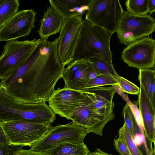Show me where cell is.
Segmentation results:
<instances>
[{
    "label": "cell",
    "instance_id": "obj_10",
    "mask_svg": "<svg viewBox=\"0 0 155 155\" xmlns=\"http://www.w3.org/2000/svg\"><path fill=\"white\" fill-rule=\"evenodd\" d=\"M82 16L64 19L57 39L58 58L64 67L73 61L83 20Z\"/></svg>",
    "mask_w": 155,
    "mask_h": 155
},
{
    "label": "cell",
    "instance_id": "obj_18",
    "mask_svg": "<svg viewBox=\"0 0 155 155\" xmlns=\"http://www.w3.org/2000/svg\"><path fill=\"white\" fill-rule=\"evenodd\" d=\"M64 19L50 5L40 20V27L38 32L40 39L48 40L49 36L60 33Z\"/></svg>",
    "mask_w": 155,
    "mask_h": 155
},
{
    "label": "cell",
    "instance_id": "obj_14",
    "mask_svg": "<svg viewBox=\"0 0 155 155\" xmlns=\"http://www.w3.org/2000/svg\"><path fill=\"white\" fill-rule=\"evenodd\" d=\"M91 101L90 98L87 103L72 115L70 120L73 123L85 129L88 133H92L102 136L105 125L114 119L115 116L105 117L99 114L91 106Z\"/></svg>",
    "mask_w": 155,
    "mask_h": 155
},
{
    "label": "cell",
    "instance_id": "obj_6",
    "mask_svg": "<svg viewBox=\"0 0 155 155\" xmlns=\"http://www.w3.org/2000/svg\"><path fill=\"white\" fill-rule=\"evenodd\" d=\"M40 39L7 41L0 55V79L7 78L16 71L31 55Z\"/></svg>",
    "mask_w": 155,
    "mask_h": 155
},
{
    "label": "cell",
    "instance_id": "obj_30",
    "mask_svg": "<svg viewBox=\"0 0 155 155\" xmlns=\"http://www.w3.org/2000/svg\"><path fill=\"white\" fill-rule=\"evenodd\" d=\"M13 155H48L47 152L44 153L35 152L29 150L21 149L15 152Z\"/></svg>",
    "mask_w": 155,
    "mask_h": 155
},
{
    "label": "cell",
    "instance_id": "obj_8",
    "mask_svg": "<svg viewBox=\"0 0 155 155\" xmlns=\"http://www.w3.org/2000/svg\"><path fill=\"white\" fill-rule=\"evenodd\" d=\"M2 125L9 144L30 147L48 133L51 126L23 121L2 122Z\"/></svg>",
    "mask_w": 155,
    "mask_h": 155
},
{
    "label": "cell",
    "instance_id": "obj_27",
    "mask_svg": "<svg viewBox=\"0 0 155 155\" xmlns=\"http://www.w3.org/2000/svg\"><path fill=\"white\" fill-rule=\"evenodd\" d=\"M118 86L124 92L130 94L138 95L140 88L134 83L120 76L118 78Z\"/></svg>",
    "mask_w": 155,
    "mask_h": 155
},
{
    "label": "cell",
    "instance_id": "obj_22",
    "mask_svg": "<svg viewBox=\"0 0 155 155\" xmlns=\"http://www.w3.org/2000/svg\"><path fill=\"white\" fill-rule=\"evenodd\" d=\"M122 113L124 120V123L134 138L137 135L143 134L141 129L128 103L123 107Z\"/></svg>",
    "mask_w": 155,
    "mask_h": 155
},
{
    "label": "cell",
    "instance_id": "obj_11",
    "mask_svg": "<svg viewBox=\"0 0 155 155\" xmlns=\"http://www.w3.org/2000/svg\"><path fill=\"white\" fill-rule=\"evenodd\" d=\"M121 58L130 67L138 69L154 68L155 40L146 37L131 43L122 50Z\"/></svg>",
    "mask_w": 155,
    "mask_h": 155
},
{
    "label": "cell",
    "instance_id": "obj_28",
    "mask_svg": "<svg viewBox=\"0 0 155 155\" xmlns=\"http://www.w3.org/2000/svg\"><path fill=\"white\" fill-rule=\"evenodd\" d=\"M114 145L120 155H131L125 142L120 135L118 138L114 140Z\"/></svg>",
    "mask_w": 155,
    "mask_h": 155
},
{
    "label": "cell",
    "instance_id": "obj_13",
    "mask_svg": "<svg viewBox=\"0 0 155 155\" xmlns=\"http://www.w3.org/2000/svg\"><path fill=\"white\" fill-rule=\"evenodd\" d=\"M97 76L89 60H74L64 70V87L83 91L90 81Z\"/></svg>",
    "mask_w": 155,
    "mask_h": 155
},
{
    "label": "cell",
    "instance_id": "obj_29",
    "mask_svg": "<svg viewBox=\"0 0 155 155\" xmlns=\"http://www.w3.org/2000/svg\"><path fill=\"white\" fill-rule=\"evenodd\" d=\"M23 146L8 144L0 147V155H13L17 151L22 149Z\"/></svg>",
    "mask_w": 155,
    "mask_h": 155
},
{
    "label": "cell",
    "instance_id": "obj_7",
    "mask_svg": "<svg viewBox=\"0 0 155 155\" xmlns=\"http://www.w3.org/2000/svg\"><path fill=\"white\" fill-rule=\"evenodd\" d=\"M155 20L147 14L137 15L124 11L116 32L120 42L127 45L154 31Z\"/></svg>",
    "mask_w": 155,
    "mask_h": 155
},
{
    "label": "cell",
    "instance_id": "obj_24",
    "mask_svg": "<svg viewBox=\"0 0 155 155\" xmlns=\"http://www.w3.org/2000/svg\"><path fill=\"white\" fill-rule=\"evenodd\" d=\"M118 132L119 135L122 137L125 142L131 155H143L124 123Z\"/></svg>",
    "mask_w": 155,
    "mask_h": 155
},
{
    "label": "cell",
    "instance_id": "obj_25",
    "mask_svg": "<svg viewBox=\"0 0 155 155\" xmlns=\"http://www.w3.org/2000/svg\"><path fill=\"white\" fill-rule=\"evenodd\" d=\"M125 5L127 11L134 15H144L149 12L147 0H127Z\"/></svg>",
    "mask_w": 155,
    "mask_h": 155
},
{
    "label": "cell",
    "instance_id": "obj_21",
    "mask_svg": "<svg viewBox=\"0 0 155 155\" xmlns=\"http://www.w3.org/2000/svg\"><path fill=\"white\" fill-rule=\"evenodd\" d=\"M18 0H0V28L18 12Z\"/></svg>",
    "mask_w": 155,
    "mask_h": 155
},
{
    "label": "cell",
    "instance_id": "obj_5",
    "mask_svg": "<svg viewBox=\"0 0 155 155\" xmlns=\"http://www.w3.org/2000/svg\"><path fill=\"white\" fill-rule=\"evenodd\" d=\"M88 134L85 129L72 122L65 125L51 126L48 132L30 149L44 153L63 143H83Z\"/></svg>",
    "mask_w": 155,
    "mask_h": 155
},
{
    "label": "cell",
    "instance_id": "obj_4",
    "mask_svg": "<svg viewBox=\"0 0 155 155\" xmlns=\"http://www.w3.org/2000/svg\"><path fill=\"white\" fill-rule=\"evenodd\" d=\"M124 11L118 0H91L85 20L112 35L116 32Z\"/></svg>",
    "mask_w": 155,
    "mask_h": 155
},
{
    "label": "cell",
    "instance_id": "obj_31",
    "mask_svg": "<svg viewBox=\"0 0 155 155\" xmlns=\"http://www.w3.org/2000/svg\"><path fill=\"white\" fill-rule=\"evenodd\" d=\"M9 144L2 125V122L0 120V147Z\"/></svg>",
    "mask_w": 155,
    "mask_h": 155
},
{
    "label": "cell",
    "instance_id": "obj_1",
    "mask_svg": "<svg viewBox=\"0 0 155 155\" xmlns=\"http://www.w3.org/2000/svg\"><path fill=\"white\" fill-rule=\"evenodd\" d=\"M57 54L56 38L40 39L28 59L14 72L0 82V90L20 103L48 102L65 69Z\"/></svg>",
    "mask_w": 155,
    "mask_h": 155
},
{
    "label": "cell",
    "instance_id": "obj_3",
    "mask_svg": "<svg viewBox=\"0 0 155 155\" xmlns=\"http://www.w3.org/2000/svg\"><path fill=\"white\" fill-rule=\"evenodd\" d=\"M55 114L45 103L28 104L18 102L0 90V120L23 121L48 126Z\"/></svg>",
    "mask_w": 155,
    "mask_h": 155
},
{
    "label": "cell",
    "instance_id": "obj_20",
    "mask_svg": "<svg viewBox=\"0 0 155 155\" xmlns=\"http://www.w3.org/2000/svg\"><path fill=\"white\" fill-rule=\"evenodd\" d=\"M90 151L84 143H63L50 150L48 155H88Z\"/></svg>",
    "mask_w": 155,
    "mask_h": 155
},
{
    "label": "cell",
    "instance_id": "obj_33",
    "mask_svg": "<svg viewBox=\"0 0 155 155\" xmlns=\"http://www.w3.org/2000/svg\"><path fill=\"white\" fill-rule=\"evenodd\" d=\"M88 155H113L104 152L100 149L97 148L94 152H90Z\"/></svg>",
    "mask_w": 155,
    "mask_h": 155
},
{
    "label": "cell",
    "instance_id": "obj_23",
    "mask_svg": "<svg viewBox=\"0 0 155 155\" xmlns=\"http://www.w3.org/2000/svg\"><path fill=\"white\" fill-rule=\"evenodd\" d=\"M89 60L93 63L94 68L98 75H107L117 78L120 77L113 66L110 64L102 58L93 57L91 58Z\"/></svg>",
    "mask_w": 155,
    "mask_h": 155
},
{
    "label": "cell",
    "instance_id": "obj_17",
    "mask_svg": "<svg viewBox=\"0 0 155 155\" xmlns=\"http://www.w3.org/2000/svg\"><path fill=\"white\" fill-rule=\"evenodd\" d=\"M91 0H49L50 5L67 19L82 16L88 10Z\"/></svg>",
    "mask_w": 155,
    "mask_h": 155
},
{
    "label": "cell",
    "instance_id": "obj_2",
    "mask_svg": "<svg viewBox=\"0 0 155 155\" xmlns=\"http://www.w3.org/2000/svg\"><path fill=\"white\" fill-rule=\"evenodd\" d=\"M112 35L105 30L83 20L73 60L98 57L113 66V53L110 48Z\"/></svg>",
    "mask_w": 155,
    "mask_h": 155
},
{
    "label": "cell",
    "instance_id": "obj_16",
    "mask_svg": "<svg viewBox=\"0 0 155 155\" xmlns=\"http://www.w3.org/2000/svg\"><path fill=\"white\" fill-rule=\"evenodd\" d=\"M138 95L139 110L142 121L145 137L148 140L151 149L155 143V109L151 105L142 87L140 86Z\"/></svg>",
    "mask_w": 155,
    "mask_h": 155
},
{
    "label": "cell",
    "instance_id": "obj_9",
    "mask_svg": "<svg viewBox=\"0 0 155 155\" xmlns=\"http://www.w3.org/2000/svg\"><path fill=\"white\" fill-rule=\"evenodd\" d=\"M89 100L85 91L59 87L49 98L48 105L55 115L70 120L72 115Z\"/></svg>",
    "mask_w": 155,
    "mask_h": 155
},
{
    "label": "cell",
    "instance_id": "obj_15",
    "mask_svg": "<svg viewBox=\"0 0 155 155\" xmlns=\"http://www.w3.org/2000/svg\"><path fill=\"white\" fill-rule=\"evenodd\" d=\"M84 91L91 99V106L98 114L105 117L115 116L113 98L116 91L113 86L95 87Z\"/></svg>",
    "mask_w": 155,
    "mask_h": 155
},
{
    "label": "cell",
    "instance_id": "obj_26",
    "mask_svg": "<svg viewBox=\"0 0 155 155\" xmlns=\"http://www.w3.org/2000/svg\"><path fill=\"white\" fill-rule=\"evenodd\" d=\"M118 78L112 76L100 75L91 79L87 84L85 89L106 85L118 86Z\"/></svg>",
    "mask_w": 155,
    "mask_h": 155
},
{
    "label": "cell",
    "instance_id": "obj_32",
    "mask_svg": "<svg viewBox=\"0 0 155 155\" xmlns=\"http://www.w3.org/2000/svg\"><path fill=\"white\" fill-rule=\"evenodd\" d=\"M147 7L150 15L155 10V0H147Z\"/></svg>",
    "mask_w": 155,
    "mask_h": 155
},
{
    "label": "cell",
    "instance_id": "obj_12",
    "mask_svg": "<svg viewBox=\"0 0 155 155\" xmlns=\"http://www.w3.org/2000/svg\"><path fill=\"white\" fill-rule=\"evenodd\" d=\"M36 14L32 9L18 11L0 28V42L16 40L29 35L35 28Z\"/></svg>",
    "mask_w": 155,
    "mask_h": 155
},
{
    "label": "cell",
    "instance_id": "obj_19",
    "mask_svg": "<svg viewBox=\"0 0 155 155\" xmlns=\"http://www.w3.org/2000/svg\"><path fill=\"white\" fill-rule=\"evenodd\" d=\"M138 79L153 108L155 109V71L148 68L139 69Z\"/></svg>",
    "mask_w": 155,
    "mask_h": 155
}]
</instances>
